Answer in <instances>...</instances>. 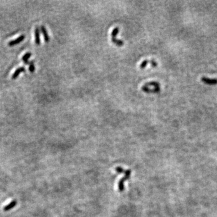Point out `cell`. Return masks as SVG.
Wrapping results in <instances>:
<instances>
[{"label":"cell","instance_id":"obj_1","mask_svg":"<svg viewBox=\"0 0 217 217\" xmlns=\"http://www.w3.org/2000/svg\"><path fill=\"white\" fill-rule=\"evenodd\" d=\"M120 31V28L119 27H115L114 29L113 30L112 33H111V36H112V42L115 44V45L118 46V47H121L123 45H124V42L122 40H120V39H118L116 38L117 34L119 33Z\"/></svg>","mask_w":217,"mask_h":217},{"label":"cell","instance_id":"obj_2","mask_svg":"<svg viewBox=\"0 0 217 217\" xmlns=\"http://www.w3.org/2000/svg\"><path fill=\"white\" fill-rule=\"evenodd\" d=\"M130 173H131L130 170L126 171V176L124 177V178H123V179L120 180V183H119V189H120V191H122L123 190V189H124V183L126 181V180H127L129 178V177L130 176Z\"/></svg>","mask_w":217,"mask_h":217},{"label":"cell","instance_id":"obj_3","mask_svg":"<svg viewBox=\"0 0 217 217\" xmlns=\"http://www.w3.org/2000/svg\"><path fill=\"white\" fill-rule=\"evenodd\" d=\"M201 80L205 83L208 84V85H214L217 84V79H216V78H209L206 77H202Z\"/></svg>","mask_w":217,"mask_h":217},{"label":"cell","instance_id":"obj_4","mask_svg":"<svg viewBox=\"0 0 217 217\" xmlns=\"http://www.w3.org/2000/svg\"><path fill=\"white\" fill-rule=\"evenodd\" d=\"M25 37H26L25 35H21L19 37H18V38H16V39H14V40L10 41L8 43V45L10 47H13V46L16 45H17V44L21 43L22 41H23L24 39H25Z\"/></svg>","mask_w":217,"mask_h":217},{"label":"cell","instance_id":"obj_5","mask_svg":"<svg viewBox=\"0 0 217 217\" xmlns=\"http://www.w3.org/2000/svg\"><path fill=\"white\" fill-rule=\"evenodd\" d=\"M142 90L146 93H157L160 91V88L159 87L155 89H151L149 87H146L143 85L142 87Z\"/></svg>","mask_w":217,"mask_h":217},{"label":"cell","instance_id":"obj_6","mask_svg":"<svg viewBox=\"0 0 217 217\" xmlns=\"http://www.w3.org/2000/svg\"><path fill=\"white\" fill-rule=\"evenodd\" d=\"M25 71H26V69H25V68H24V66H21V67L18 68L17 70L15 71H14V72L13 74L12 78L13 80L16 79V78H18L19 75L20 74L21 72Z\"/></svg>","mask_w":217,"mask_h":217},{"label":"cell","instance_id":"obj_7","mask_svg":"<svg viewBox=\"0 0 217 217\" xmlns=\"http://www.w3.org/2000/svg\"><path fill=\"white\" fill-rule=\"evenodd\" d=\"M35 33V43L36 45H39L41 43V39H40V28L37 27L34 31Z\"/></svg>","mask_w":217,"mask_h":217},{"label":"cell","instance_id":"obj_8","mask_svg":"<svg viewBox=\"0 0 217 217\" xmlns=\"http://www.w3.org/2000/svg\"><path fill=\"white\" fill-rule=\"evenodd\" d=\"M41 30L42 33L43 37H44V40H45V41L46 42H48L49 41H50V36H49V35H48L45 27L43 26H42L41 27Z\"/></svg>","mask_w":217,"mask_h":217},{"label":"cell","instance_id":"obj_9","mask_svg":"<svg viewBox=\"0 0 217 217\" xmlns=\"http://www.w3.org/2000/svg\"><path fill=\"white\" fill-rule=\"evenodd\" d=\"M31 56H32V53L31 52H28L26 54H24V55L22 57V60L24 62V63L26 64V65H29L30 62H28V59Z\"/></svg>","mask_w":217,"mask_h":217},{"label":"cell","instance_id":"obj_10","mask_svg":"<svg viewBox=\"0 0 217 217\" xmlns=\"http://www.w3.org/2000/svg\"><path fill=\"white\" fill-rule=\"evenodd\" d=\"M17 204V201L16 200H13L12 201L11 203H10L9 205H7L6 206L4 207V211H8L11 210L12 208H13L14 206H15Z\"/></svg>","mask_w":217,"mask_h":217},{"label":"cell","instance_id":"obj_11","mask_svg":"<svg viewBox=\"0 0 217 217\" xmlns=\"http://www.w3.org/2000/svg\"><path fill=\"white\" fill-rule=\"evenodd\" d=\"M144 86H147V87L153 86V87H160V83L159 82H157L152 81V82H150L145 83V85H144Z\"/></svg>","mask_w":217,"mask_h":217},{"label":"cell","instance_id":"obj_12","mask_svg":"<svg viewBox=\"0 0 217 217\" xmlns=\"http://www.w3.org/2000/svg\"><path fill=\"white\" fill-rule=\"evenodd\" d=\"M28 70L30 72H33L35 71V66H34V62L33 60L30 62Z\"/></svg>","mask_w":217,"mask_h":217},{"label":"cell","instance_id":"obj_13","mask_svg":"<svg viewBox=\"0 0 217 217\" xmlns=\"http://www.w3.org/2000/svg\"><path fill=\"white\" fill-rule=\"evenodd\" d=\"M148 63H149V60H147V59H145L144 61H143L140 65V68L141 69H144L147 65H148Z\"/></svg>","mask_w":217,"mask_h":217},{"label":"cell","instance_id":"obj_14","mask_svg":"<svg viewBox=\"0 0 217 217\" xmlns=\"http://www.w3.org/2000/svg\"><path fill=\"white\" fill-rule=\"evenodd\" d=\"M149 63L151 64V66L153 67H156V66H157V62L155 60H153V59H152V60H149Z\"/></svg>","mask_w":217,"mask_h":217}]
</instances>
